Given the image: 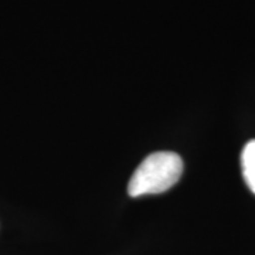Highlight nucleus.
Segmentation results:
<instances>
[{"label": "nucleus", "mask_w": 255, "mask_h": 255, "mask_svg": "<svg viewBox=\"0 0 255 255\" xmlns=\"http://www.w3.org/2000/svg\"><path fill=\"white\" fill-rule=\"evenodd\" d=\"M183 172V160L174 152H156L142 160L132 174L128 193L130 197L157 194L167 191L179 182Z\"/></svg>", "instance_id": "f257e3e1"}, {"label": "nucleus", "mask_w": 255, "mask_h": 255, "mask_svg": "<svg viewBox=\"0 0 255 255\" xmlns=\"http://www.w3.org/2000/svg\"><path fill=\"white\" fill-rule=\"evenodd\" d=\"M241 166L247 186L255 194V140H250L243 149Z\"/></svg>", "instance_id": "f03ea898"}]
</instances>
